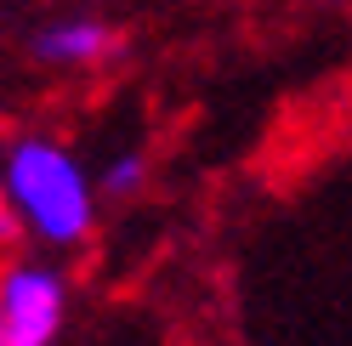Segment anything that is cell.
<instances>
[{"label":"cell","instance_id":"1","mask_svg":"<svg viewBox=\"0 0 352 346\" xmlns=\"http://www.w3.org/2000/svg\"><path fill=\"white\" fill-rule=\"evenodd\" d=\"M0 199L12 205L17 227L52 250H74L97 227L91 176L57 137H17L0 154Z\"/></svg>","mask_w":352,"mask_h":346},{"label":"cell","instance_id":"2","mask_svg":"<svg viewBox=\"0 0 352 346\" xmlns=\"http://www.w3.org/2000/svg\"><path fill=\"white\" fill-rule=\"evenodd\" d=\"M69 323V278L52 262H12L0 273V346H57Z\"/></svg>","mask_w":352,"mask_h":346},{"label":"cell","instance_id":"3","mask_svg":"<svg viewBox=\"0 0 352 346\" xmlns=\"http://www.w3.org/2000/svg\"><path fill=\"white\" fill-rule=\"evenodd\" d=\"M120 46V34L102 23V17H63V23H46L34 40H29V51L40 62H57V69H85V62H102V57H114Z\"/></svg>","mask_w":352,"mask_h":346},{"label":"cell","instance_id":"4","mask_svg":"<svg viewBox=\"0 0 352 346\" xmlns=\"http://www.w3.org/2000/svg\"><path fill=\"white\" fill-rule=\"evenodd\" d=\"M97 187L108 193V199H131V193H142V187H148V154H142V148H125V154H114V159L102 165Z\"/></svg>","mask_w":352,"mask_h":346},{"label":"cell","instance_id":"5","mask_svg":"<svg viewBox=\"0 0 352 346\" xmlns=\"http://www.w3.org/2000/svg\"><path fill=\"white\" fill-rule=\"evenodd\" d=\"M17 233H23V227H17V216H12V205H6V199H0V244H12V239H17Z\"/></svg>","mask_w":352,"mask_h":346}]
</instances>
